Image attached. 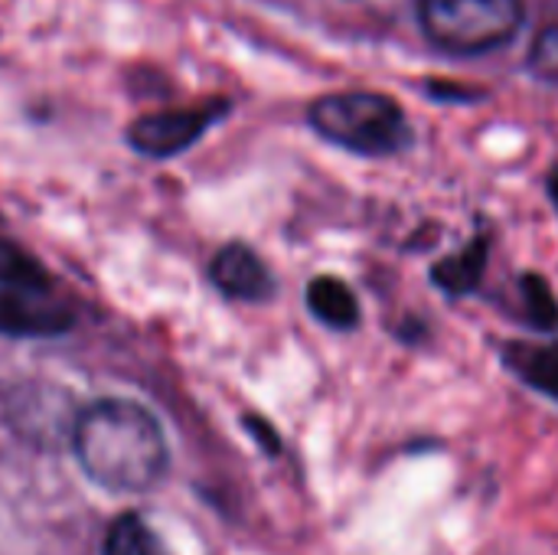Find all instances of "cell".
Masks as SVG:
<instances>
[{"mask_svg":"<svg viewBox=\"0 0 558 555\" xmlns=\"http://www.w3.org/2000/svg\"><path fill=\"white\" fill-rule=\"evenodd\" d=\"M101 555H170V553L163 550V543L150 533V527H147L137 514H124V517H118V520L108 527Z\"/></svg>","mask_w":558,"mask_h":555,"instance_id":"30bf717a","label":"cell"},{"mask_svg":"<svg viewBox=\"0 0 558 555\" xmlns=\"http://www.w3.org/2000/svg\"><path fill=\"white\" fill-rule=\"evenodd\" d=\"M307 307L330 330H353L360 324V301L353 288L333 275H317L307 285Z\"/></svg>","mask_w":558,"mask_h":555,"instance_id":"52a82bcc","label":"cell"},{"mask_svg":"<svg viewBox=\"0 0 558 555\" xmlns=\"http://www.w3.org/2000/svg\"><path fill=\"white\" fill-rule=\"evenodd\" d=\"M504 366L523 379L530 389L543 393L546 399L558 402V343H526V340H510L504 350Z\"/></svg>","mask_w":558,"mask_h":555,"instance_id":"8992f818","label":"cell"},{"mask_svg":"<svg viewBox=\"0 0 558 555\" xmlns=\"http://www.w3.org/2000/svg\"><path fill=\"white\" fill-rule=\"evenodd\" d=\"M520 294L526 304V317L539 334H558V301L543 275H523Z\"/></svg>","mask_w":558,"mask_h":555,"instance_id":"7c38bea8","label":"cell"},{"mask_svg":"<svg viewBox=\"0 0 558 555\" xmlns=\"http://www.w3.org/2000/svg\"><path fill=\"white\" fill-rule=\"evenodd\" d=\"M487 255H490V242L484 236H477L468 249H461L458 255H448L441 258L435 268H432V281L445 291V294H471L484 272H487Z\"/></svg>","mask_w":558,"mask_h":555,"instance_id":"9c48e42d","label":"cell"},{"mask_svg":"<svg viewBox=\"0 0 558 555\" xmlns=\"http://www.w3.org/2000/svg\"><path fill=\"white\" fill-rule=\"evenodd\" d=\"M209 281L235 301H268L275 294V278L268 265L242 242H229L213 255Z\"/></svg>","mask_w":558,"mask_h":555,"instance_id":"5b68a950","label":"cell"},{"mask_svg":"<svg viewBox=\"0 0 558 555\" xmlns=\"http://www.w3.org/2000/svg\"><path fill=\"white\" fill-rule=\"evenodd\" d=\"M0 285L13 288V291L39 294L49 285V278H46L43 265L26 249H20L10 239H0Z\"/></svg>","mask_w":558,"mask_h":555,"instance_id":"8fae6325","label":"cell"},{"mask_svg":"<svg viewBox=\"0 0 558 555\" xmlns=\"http://www.w3.org/2000/svg\"><path fill=\"white\" fill-rule=\"evenodd\" d=\"M549 200H553V206H556L558 213V167L549 173Z\"/></svg>","mask_w":558,"mask_h":555,"instance_id":"9a60e30c","label":"cell"},{"mask_svg":"<svg viewBox=\"0 0 558 555\" xmlns=\"http://www.w3.org/2000/svg\"><path fill=\"white\" fill-rule=\"evenodd\" d=\"M245 429L255 435V442H258L268 455H278V451H281V442H278L275 429H271L265 419H245Z\"/></svg>","mask_w":558,"mask_h":555,"instance_id":"5bb4252c","label":"cell"},{"mask_svg":"<svg viewBox=\"0 0 558 555\" xmlns=\"http://www.w3.org/2000/svg\"><path fill=\"white\" fill-rule=\"evenodd\" d=\"M226 111H229L226 101L154 111V114L137 118L128 128V144L144 157L163 160V157H173V154L186 150L190 144H196Z\"/></svg>","mask_w":558,"mask_h":555,"instance_id":"277c9868","label":"cell"},{"mask_svg":"<svg viewBox=\"0 0 558 555\" xmlns=\"http://www.w3.org/2000/svg\"><path fill=\"white\" fill-rule=\"evenodd\" d=\"M530 65L536 75L558 82V23L546 26L536 43H533V52H530Z\"/></svg>","mask_w":558,"mask_h":555,"instance_id":"4fadbf2b","label":"cell"},{"mask_svg":"<svg viewBox=\"0 0 558 555\" xmlns=\"http://www.w3.org/2000/svg\"><path fill=\"white\" fill-rule=\"evenodd\" d=\"M307 121L324 141L363 157H392L412 144V124L405 111L379 92L324 95L311 105Z\"/></svg>","mask_w":558,"mask_h":555,"instance_id":"7a4b0ae2","label":"cell"},{"mask_svg":"<svg viewBox=\"0 0 558 555\" xmlns=\"http://www.w3.org/2000/svg\"><path fill=\"white\" fill-rule=\"evenodd\" d=\"M23 294H29V291L0 294V334L36 337V334H59L72 324L69 314L52 311V307H39Z\"/></svg>","mask_w":558,"mask_h":555,"instance_id":"ba28073f","label":"cell"},{"mask_svg":"<svg viewBox=\"0 0 558 555\" xmlns=\"http://www.w3.org/2000/svg\"><path fill=\"white\" fill-rule=\"evenodd\" d=\"M425 36L458 56L500 49L523 26V0H418Z\"/></svg>","mask_w":558,"mask_h":555,"instance_id":"3957f363","label":"cell"},{"mask_svg":"<svg viewBox=\"0 0 558 555\" xmlns=\"http://www.w3.org/2000/svg\"><path fill=\"white\" fill-rule=\"evenodd\" d=\"M72 451L85 478L111 494L150 491L167 471L160 422L137 402L101 399L75 415Z\"/></svg>","mask_w":558,"mask_h":555,"instance_id":"6da1fadb","label":"cell"}]
</instances>
